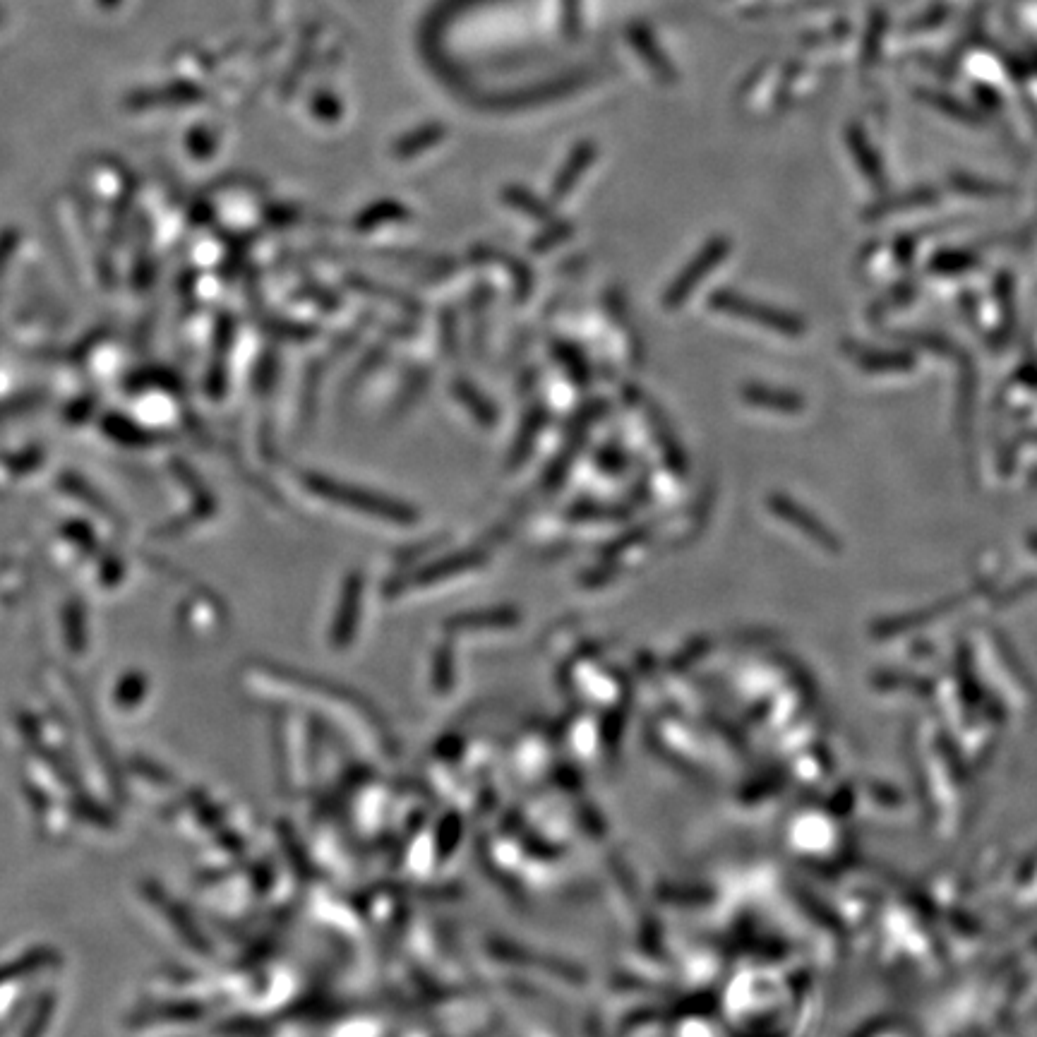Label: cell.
Returning a JSON list of instances; mask_svg holds the SVG:
<instances>
[{
    "label": "cell",
    "instance_id": "obj_1",
    "mask_svg": "<svg viewBox=\"0 0 1037 1037\" xmlns=\"http://www.w3.org/2000/svg\"><path fill=\"white\" fill-rule=\"evenodd\" d=\"M313 488L320 495H325L327 500L339 502V505L356 509V512H361V514H370V517H375L380 521H389V524L411 526L418 521L416 509H413L411 505H406V502H397L394 497L370 493V490L353 488V485L334 483V481H329V478H315Z\"/></svg>",
    "mask_w": 1037,
    "mask_h": 1037
},
{
    "label": "cell",
    "instance_id": "obj_6",
    "mask_svg": "<svg viewBox=\"0 0 1037 1037\" xmlns=\"http://www.w3.org/2000/svg\"><path fill=\"white\" fill-rule=\"evenodd\" d=\"M591 159H593V152L589 147H581L572 154V159L567 161V166L562 169V173L557 176V181L553 185V195L557 197V200H562V197L569 195V190H572L574 183L579 181L581 173H584L586 166L591 164Z\"/></svg>",
    "mask_w": 1037,
    "mask_h": 1037
},
{
    "label": "cell",
    "instance_id": "obj_7",
    "mask_svg": "<svg viewBox=\"0 0 1037 1037\" xmlns=\"http://www.w3.org/2000/svg\"><path fill=\"white\" fill-rule=\"evenodd\" d=\"M406 217V209L397 205V202H380V205L370 207L368 212L358 219V229L370 231L380 224H389V221H399Z\"/></svg>",
    "mask_w": 1037,
    "mask_h": 1037
},
{
    "label": "cell",
    "instance_id": "obj_12",
    "mask_svg": "<svg viewBox=\"0 0 1037 1037\" xmlns=\"http://www.w3.org/2000/svg\"><path fill=\"white\" fill-rule=\"evenodd\" d=\"M601 466L610 473H620V471H625L627 464H625V457H622L620 452H615V449H603Z\"/></svg>",
    "mask_w": 1037,
    "mask_h": 1037
},
{
    "label": "cell",
    "instance_id": "obj_8",
    "mask_svg": "<svg viewBox=\"0 0 1037 1037\" xmlns=\"http://www.w3.org/2000/svg\"><path fill=\"white\" fill-rule=\"evenodd\" d=\"M555 356L560 358L562 363H565V370L569 373V377H572L574 382H579L581 387L589 382V365H586L584 356H581V351L577 349V346L572 344H560L555 349Z\"/></svg>",
    "mask_w": 1037,
    "mask_h": 1037
},
{
    "label": "cell",
    "instance_id": "obj_3",
    "mask_svg": "<svg viewBox=\"0 0 1037 1037\" xmlns=\"http://www.w3.org/2000/svg\"><path fill=\"white\" fill-rule=\"evenodd\" d=\"M545 423H548V413H545L543 406H536V409L526 413L524 421L519 425V433L514 437L512 452H509V469H517V466L529 459L533 445H536V440L543 433Z\"/></svg>",
    "mask_w": 1037,
    "mask_h": 1037
},
{
    "label": "cell",
    "instance_id": "obj_5",
    "mask_svg": "<svg viewBox=\"0 0 1037 1037\" xmlns=\"http://www.w3.org/2000/svg\"><path fill=\"white\" fill-rule=\"evenodd\" d=\"M481 557L478 553H461V555H452L447 557V560L442 562H435V565H430L425 572L418 574V584H430V581H437V579H445V574H457V572H464V569H471V567H478L481 565Z\"/></svg>",
    "mask_w": 1037,
    "mask_h": 1037
},
{
    "label": "cell",
    "instance_id": "obj_4",
    "mask_svg": "<svg viewBox=\"0 0 1037 1037\" xmlns=\"http://www.w3.org/2000/svg\"><path fill=\"white\" fill-rule=\"evenodd\" d=\"M452 392H454V397L459 399V404H464L478 423L488 425L490 428V425L497 421V411H495L493 401L485 397L481 389L473 387L469 380H454Z\"/></svg>",
    "mask_w": 1037,
    "mask_h": 1037
},
{
    "label": "cell",
    "instance_id": "obj_9",
    "mask_svg": "<svg viewBox=\"0 0 1037 1037\" xmlns=\"http://www.w3.org/2000/svg\"><path fill=\"white\" fill-rule=\"evenodd\" d=\"M507 202L512 207H517L519 212L529 214V217L538 219V221H548L550 219V209L543 205L541 200H536L529 190H519V188H512L507 190Z\"/></svg>",
    "mask_w": 1037,
    "mask_h": 1037
},
{
    "label": "cell",
    "instance_id": "obj_2",
    "mask_svg": "<svg viewBox=\"0 0 1037 1037\" xmlns=\"http://www.w3.org/2000/svg\"><path fill=\"white\" fill-rule=\"evenodd\" d=\"M723 255H725L723 241H713L706 245V248L701 250V253L694 257V260L689 262V265L682 269L680 274H677V279L670 281V286L665 289V296H663L665 310L680 308V305L685 303L689 296H692V291L697 289L699 281L704 279L706 274H709L711 269L723 260Z\"/></svg>",
    "mask_w": 1037,
    "mask_h": 1037
},
{
    "label": "cell",
    "instance_id": "obj_10",
    "mask_svg": "<svg viewBox=\"0 0 1037 1037\" xmlns=\"http://www.w3.org/2000/svg\"><path fill=\"white\" fill-rule=\"evenodd\" d=\"M548 231H550L548 236H541L536 243H533L536 253H548L550 248H555L557 243H562L569 236V226L567 224H555L553 229H548Z\"/></svg>",
    "mask_w": 1037,
    "mask_h": 1037
},
{
    "label": "cell",
    "instance_id": "obj_11",
    "mask_svg": "<svg viewBox=\"0 0 1037 1037\" xmlns=\"http://www.w3.org/2000/svg\"><path fill=\"white\" fill-rule=\"evenodd\" d=\"M574 517H581V519H601V521H610L613 517H617V509L615 507H598V505H579L572 509Z\"/></svg>",
    "mask_w": 1037,
    "mask_h": 1037
}]
</instances>
